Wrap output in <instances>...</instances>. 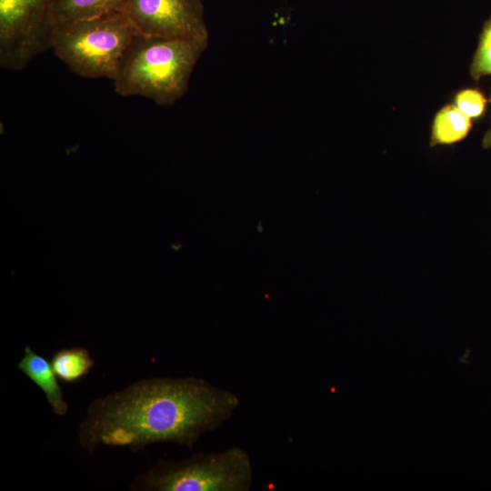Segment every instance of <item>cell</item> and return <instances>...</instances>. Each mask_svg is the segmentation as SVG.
Segmentation results:
<instances>
[{
	"instance_id": "cell-1",
	"label": "cell",
	"mask_w": 491,
	"mask_h": 491,
	"mask_svg": "<svg viewBox=\"0 0 491 491\" xmlns=\"http://www.w3.org/2000/svg\"><path fill=\"white\" fill-rule=\"evenodd\" d=\"M238 405L235 394L202 378L143 379L92 401L78 442L89 454L100 445L137 451L158 442L192 449L204 433L228 420Z\"/></svg>"
},
{
	"instance_id": "cell-2",
	"label": "cell",
	"mask_w": 491,
	"mask_h": 491,
	"mask_svg": "<svg viewBox=\"0 0 491 491\" xmlns=\"http://www.w3.org/2000/svg\"><path fill=\"white\" fill-rule=\"evenodd\" d=\"M208 44L149 37L137 34L113 79L122 96H142L158 105H172L188 89L194 69Z\"/></svg>"
},
{
	"instance_id": "cell-3",
	"label": "cell",
	"mask_w": 491,
	"mask_h": 491,
	"mask_svg": "<svg viewBox=\"0 0 491 491\" xmlns=\"http://www.w3.org/2000/svg\"><path fill=\"white\" fill-rule=\"evenodd\" d=\"M138 34L123 12L53 28L50 48L75 74L113 81Z\"/></svg>"
},
{
	"instance_id": "cell-4",
	"label": "cell",
	"mask_w": 491,
	"mask_h": 491,
	"mask_svg": "<svg viewBox=\"0 0 491 491\" xmlns=\"http://www.w3.org/2000/svg\"><path fill=\"white\" fill-rule=\"evenodd\" d=\"M253 482L248 454L234 446L220 453H199L176 462L160 460L131 483V490L248 491Z\"/></svg>"
},
{
	"instance_id": "cell-5",
	"label": "cell",
	"mask_w": 491,
	"mask_h": 491,
	"mask_svg": "<svg viewBox=\"0 0 491 491\" xmlns=\"http://www.w3.org/2000/svg\"><path fill=\"white\" fill-rule=\"evenodd\" d=\"M52 0H0V65L23 69L50 48Z\"/></svg>"
},
{
	"instance_id": "cell-6",
	"label": "cell",
	"mask_w": 491,
	"mask_h": 491,
	"mask_svg": "<svg viewBox=\"0 0 491 491\" xmlns=\"http://www.w3.org/2000/svg\"><path fill=\"white\" fill-rule=\"evenodd\" d=\"M122 12L143 35L209 44L202 0H126Z\"/></svg>"
},
{
	"instance_id": "cell-7",
	"label": "cell",
	"mask_w": 491,
	"mask_h": 491,
	"mask_svg": "<svg viewBox=\"0 0 491 491\" xmlns=\"http://www.w3.org/2000/svg\"><path fill=\"white\" fill-rule=\"evenodd\" d=\"M17 368L42 390L55 415L64 416L67 413L69 406L65 401L58 377L51 362L26 346L17 364Z\"/></svg>"
},
{
	"instance_id": "cell-8",
	"label": "cell",
	"mask_w": 491,
	"mask_h": 491,
	"mask_svg": "<svg viewBox=\"0 0 491 491\" xmlns=\"http://www.w3.org/2000/svg\"><path fill=\"white\" fill-rule=\"evenodd\" d=\"M126 0H52L50 22L54 27L122 12Z\"/></svg>"
},
{
	"instance_id": "cell-9",
	"label": "cell",
	"mask_w": 491,
	"mask_h": 491,
	"mask_svg": "<svg viewBox=\"0 0 491 491\" xmlns=\"http://www.w3.org/2000/svg\"><path fill=\"white\" fill-rule=\"evenodd\" d=\"M473 127V120L455 104L443 105L434 115L430 145H450L464 140Z\"/></svg>"
},
{
	"instance_id": "cell-10",
	"label": "cell",
	"mask_w": 491,
	"mask_h": 491,
	"mask_svg": "<svg viewBox=\"0 0 491 491\" xmlns=\"http://www.w3.org/2000/svg\"><path fill=\"white\" fill-rule=\"evenodd\" d=\"M50 362L58 379L67 384L82 379L95 364L89 351L80 346L57 350Z\"/></svg>"
},
{
	"instance_id": "cell-11",
	"label": "cell",
	"mask_w": 491,
	"mask_h": 491,
	"mask_svg": "<svg viewBox=\"0 0 491 491\" xmlns=\"http://www.w3.org/2000/svg\"><path fill=\"white\" fill-rule=\"evenodd\" d=\"M472 79L478 83L484 76H491V15L481 29L476 49L469 67ZM491 103V95H490Z\"/></svg>"
},
{
	"instance_id": "cell-12",
	"label": "cell",
	"mask_w": 491,
	"mask_h": 491,
	"mask_svg": "<svg viewBox=\"0 0 491 491\" xmlns=\"http://www.w3.org/2000/svg\"><path fill=\"white\" fill-rule=\"evenodd\" d=\"M490 102L485 94L478 88L467 87L458 90L454 96V104L470 119H481Z\"/></svg>"
},
{
	"instance_id": "cell-13",
	"label": "cell",
	"mask_w": 491,
	"mask_h": 491,
	"mask_svg": "<svg viewBox=\"0 0 491 491\" xmlns=\"http://www.w3.org/2000/svg\"><path fill=\"white\" fill-rule=\"evenodd\" d=\"M482 145L484 148H491V125L483 137Z\"/></svg>"
}]
</instances>
